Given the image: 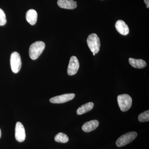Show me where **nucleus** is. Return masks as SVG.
<instances>
[{
  "instance_id": "f257e3e1",
  "label": "nucleus",
  "mask_w": 149,
  "mask_h": 149,
  "mask_svg": "<svg viewBox=\"0 0 149 149\" xmlns=\"http://www.w3.org/2000/svg\"><path fill=\"white\" fill-rule=\"evenodd\" d=\"M45 45L42 41H37L33 43L29 49V55L32 60L37 59L45 49Z\"/></svg>"
},
{
  "instance_id": "f03ea898",
  "label": "nucleus",
  "mask_w": 149,
  "mask_h": 149,
  "mask_svg": "<svg viewBox=\"0 0 149 149\" xmlns=\"http://www.w3.org/2000/svg\"><path fill=\"white\" fill-rule=\"evenodd\" d=\"M117 102L120 110L123 112L128 111L132 106V98L128 94L119 95L117 97Z\"/></svg>"
},
{
  "instance_id": "7ed1b4c3",
  "label": "nucleus",
  "mask_w": 149,
  "mask_h": 149,
  "mask_svg": "<svg viewBox=\"0 0 149 149\" xmlns=\"http://www.w3.org/2000/svg\"><path fill=\"white\" fill-rule=\"evenodd\" d=\"M88 47L91 52L94 54H97L99 52L100 47V41L97 34L93 33L89 35L87 39Z\"/></svg>"
},
{
  "instance_id": "20e7f679",
  "label": "nucleus",
  "mask_w": 149,
  "mask_h": 149,
  "mask_svg": "<svg viewBox=\"0 0 149 149\" xmlns=\"http://www.w3.org/2000/svg\"><path fill=\"white\" fill-rule=\"evenodd\" d=\"M137 136L136 132H130L123 134L117 139L116 145L117 147H121L126 146L134 141Z\"/></svg>"
},
{
  "instance_id": "39448f33",
  "label": "nucleus",
  "mask_w": 149,
  "mask_h": 149,
  "mask_svg": "<svg viewBox=\"0 0 149 149\" xmlns=\"http://www.w3.org/2000/svg\"><path fill=\"white\" fill-rule=\"evenodd\" d=\"M10 66L12 70L15 73H18L21 69V57L17 52H13L11 55Z\"/></svg>"
},
{
  "instance_id": "423d86ee",
  "label": "nucleus",
  "mask_w": 149,
  "mask_h": 149,
  "mask_svg": "<svg viewBox=\"0 0 149 149\" xmlns=\"http://www.w3.org/2000/svg\"><path fill=\"white\" fill-rule=\"evenodd\" d=\"M75 97L74 93L63 94L61 95L57 96L50 99V102L52 103L61 104L71 100Z\"/></svg>"
},
{
  "instance_id": "0eeeda50",
  "label": "nucleus",
  "mask_w": 149,
  "mask_h": 149,
  "mask_svg": "<svg viewBox=\"0 0 149 149\" xmlns=\"http://www.w3.org/2000/svg\"><path fill=\"white\" fill-rule=\"evenodd\" d=\"M79 68V63L78 59L75 56H72L70 60L67 72L70 76L76 74Z\"/></svg>"
},
{
  "instance_id": "6e6552de",
  "label": "nucleus",
  "mask_w": 149,
  "mask_h": 149,
  "mask_svg": "<svg viewBox=\"0 0 149 149\" xmlns=\"http://www.w3.org/2000/svg\"><path fill=\"white\" fill-rule=\"evenodd\" d=\"M15 137L19 142H22L25 141L26 133L23 125L21 123L17 122L15 128Z\"/></svg>"
},
{
  "instance_id": "1a4fd4ad",
  "label": "nucleus",
  "mask_w": 149,
  "mask_h": 149,
  "mask_svg": "<svg viewBox=\"0 0 149 149\" xmlns=\"http://www.w3.org/2000/svg\"><path fill=\"white\" fill-rule=\"evenodd\" d=\"M57 4L61 8L72 10L77 6V2L73 0H58Z\"/></svg>"
},
{
  "instance_id": "9d476101",
  "label": "nucleus",
  "mask_w": 149,
  "mask_h": 149,
  "mask_svg": "<svg viewBox=\"0 0 149 149\" xmlns=\"http://www.w3.org/2000/svg\"><path fill=\"white\" fill-rule=\"evenodd\" d=\"M115 27L118 32L123 35H127L129 32L128 25L122 20H118L115 24Z\"/></svg>"
},
{
  "instance_id": "9b49d317",
  "label": "nucleus",
  "mask_w": 149,
  "mask_h": 149,
  "mask_svg": "<svg viewBox=\"0 0 149 149\" xmlns=\"http://www.w3.org/2000/svg\"><path fill=\"white\" fill-rule=\"evenodd\" d=\"M99 125V122L97 120H91L83 124L82 130L85 132H90L96 129L98 127Z\"/></svg>"
},
{
  "instance_id": "f8f14e48",
  "label": "nucleus",
  "mask_w": 149,
  "mask_h": 149,
  "mask_svg": "<svg viewBox=\"0 0 149 149\" xmlns=\"http://www.w3.org/2000/svg\"><path fill=\"white\" fill-rule=\"evenodd\" d=\"M37 11L35 10H29L26 13V19L29 24L32 25H34L37 22Z\"/></svg>"
},
{
  "instance_id": "ddd939ff",
  "label": "nucleus",
  "mask_w": 149,
  "mask_h": 149,
  "mask_svg": "<svg viewBox=\"0 0 149 149\" xmlns=\"http://www.w3.org/2000/svg\"><path fill=\"white\" fill-rule=\"evenodd\" d=\"M128 61L130 65L135 68H143L147 65L146 63L143 59H136L130 58L128 59Z\"/></svg>"
},
{
  "instance_id": "4468645a",
  "label": "nucleus",
  "mask_w": 149,
  "mask_h": 149,
  "mask_svg": "<svg viewBox=\"0 0 149 149\" xmlns=\"http://www.w3.org/2000/svg\"><path fill=\"white\" fill-rule=\"evenodd\" d=\"M94 106V103L92 102H90L84 104L77 109V114L82 115L86 113L93 109Z\"/></svg>"
},
{
  "instance_id": "2eb2a0df",
  "label": "nucleus",
  "mask_w": 149,
  "mask_h": 149,
  "mask_svg": "<svg viewBox=\"0 0 149 149\" xmlns=\"http://www.w3.org/2000/svg\"><path fill=\"white\" fill-rule=\"evenodd\" d=\"M55 141L58 143H67L69 141V138L66 134L62 133H59L56 135L54 138Z\"/></svg>"
},
{
  "instance_id": "dca6fc26",
  "label": "nucleus",
  "mask_w": 149,
  "mask_h": 149,
  "mask_svg": "<svg viewBox=\"0 0 149 149\" xmlns=\"http://www.w3.org/2000/svg\"><path fill=\"white\" fill-rule=\"evenodd\" d=\"M139 121L141 122H148L149 121V111L143 112L138 116Z\"/></svg>"
},
{
  "instance_id": "f3484780",
  "label": "nucleus",
  "mask_w": 149,
  "mask_h": 149,
  "mask_svg": "<svg viewBox=\"0 0 149 149\" xmlns=\"http://www.w3.org/2000/svg\"><path fill=\"white\" fill-rule=\"evenodd\" d=\"M6 19L4 12L0 8V26H3L6 23Z\"/></svg>"
},
{
  "instance_id": "a211bd4d",
  "label": "nucleus",
  "mask_w": 149,
  "mask_h": 149,
  "mask_svg": "<svg viewBox=\"0 0 149 149\" xmlns=\"http://www.w3.org/2000/svg\"><path fill=\"white\" fill-rule=\"evenodd\" d=\"M145 3L146 5L147 8H149V0H144Z\"/></svg>"
},
{
  "instance_id": "6ab92c4d",
  "label": "nucleus",
  "mask_w": 149,
  "mask_h": 149,
  "mask_svg": "<svg viewBox=\"0 0 149 149\" xmlns=\"http://www.w3.org/2000/svg\"><path fill=\"white\" fill-rule=\"evenodd\" d=\"M1 129H0V138H1Z\"/></svg>"
},
{
  "instance_id": "aec40b11",
  "label": "nucleus",
  "mask_w": 149,
  "mask_h": 149,
  "mask_svg": "<svg viewBox=\"0 0 149 149\" xmlns=\"http://www.w3.org/2000/svg\"><path fill=\"white\" fill-rule=\"evenodd\" d=\"M93 55H94V56H95V54H94V53H93Z\"/></svg>"
}]
</instances>
